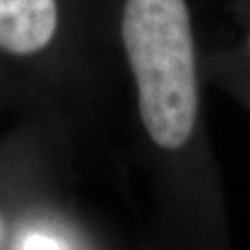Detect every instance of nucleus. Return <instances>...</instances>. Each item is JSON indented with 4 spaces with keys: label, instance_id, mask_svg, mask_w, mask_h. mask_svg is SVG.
Listing matches in <instances>:
<instances>
[{
    "label": "nucleus",
    "instance_id": "nucleus-1",
    "mask_svg": "<svg viewBox=\"0 0 250 250\" xmlns=\"http://www.w3.org/2000/svg\"><path fill=\"white\" fill-rule=\"evenodd\" d=\"M67 32V0H0L2 52L37 60L56 52Z\"/></svg>",
    "mask_w": 250,
    "mask_h": 250
},
{
    "label": "nucleus",
    "instance_id": "nucleus-2",
    "mask_svg": "<svg viewBox=\"0 0 250 250\" xmlns=\"http://www.w3.org/2000/svg\"><path fill=\"white\" fill-rule=\"evenodd\" d=\"M22 250H62L60 245L54 241L52 237L43 235V233H32L24 243Z\"/></svg>",
    "mask_w": 250,
    "mask_h": 250
},
{
    "label": "nucleus",
    "instance_id": "nucleus-3",
    "mask_svg": "<svg viewBox=\"0 0 250 250\" xmlns=\"http://www.w3.org/2000/svg\"><path fill=\"white\" fill-rule=\"evenodd\" d=\"M6 233H8V224H6V217L0 209V250L4 247V241H6Z\"/></svg>",
    "mask_w": 250,
    "mask_h": 250
},
{
    "label": "nucleus",
    "instance_id": "nucleus-4",
    "mask_svg": "<svg viewBox=\"0 0 250 250\" xmlns=\"http://www.w3.org/2000/svg\"><path fill=\"white\" fill-rule=\"evenodd\" d=\"M211 2H217V4H219V6L223 8V6H226V4L230 2V0H211Z\"/></svg>",
    "mask_w": 250,
    "mask_h": 250
}]
</instances>
